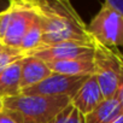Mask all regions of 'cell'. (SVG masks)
Here are the masks:
<instances>
[{"instance_id":"6da1fadb","label":"cell","mask_w":123,"mask_h":123,"mask_svg":"<svg viewBox=\"0 0 123 123\" xmlns=\"http://www.w3.org/2000/svg\"><path fill=\"white\" fill-rule=\"evenodd\" d=\"M31 4L41 23V45L73 42L94 46V40L87 31V24L70 1L31 0Z\"/></svg>"},{"instance_id":"7a4b0ae2","label":"cell","mask_w":123,"mask_h":123,"mask_svg":"<svg viewBox=\"0 0 123 123\" xmlns=\"http://www.w3.org/2000/svg\"><path fill=\"white\" fill-rule=\"evenodd\" d=\"M70 104L67 97L18 95L4 99V107L17 111L24 123H47Z\"/></svg>"},{"instance_id":"3957f363","label":"cell","mask_w":123,"mask_h":123,"mask_svg":"<svg viewBox=\"0 0 123 123\" xmlns=\"http://www.w3.org/2000/svg\"><path fill=\"white\" fill-rule=\"evenodd\" d=\"M94 76L103 97H116L123 69V54L117 49L94 42Z\"/></svg>"},{"instance_id":"277c9868","label":"cell","mask_w":123,"mask_h":123,"mask_svg":"<svg viewBox=\"0 0 123 123\" xmlns=\"http://www.w3.org/2000/svg\"><path fill=\"white\" fill-rule=\"evenodd\" d=\"M87 31L99 45L109 48L123 47V16L105 3L87 25Z\"/></svg>"},{"instance_id":"5b68a950","label":"cell","mask_w":123,"mask_h":123,"mask_svg":"<svg viewBox=\"0 0 123 123\" xmlns=\"http://www.w3.org/2000/svg\"><path fill=\"white\" fill-rule=\"evenodd\" d=\"M10 22L6 33L1 40L5 47L17 48L21 45L23 36L34 22L36 13L31 0H10Z\"/></svg>"},{"instance_id":"8992f818","label":"cell","mask_w":123,"mask_h":123,"mask_svg":"<svg viewBox=\"0 0 123 123\" xmlns=\"http://www.w3.org/2000/svg\"><path fill=\"white\" fill-rule=\"evenodd\" d=\"M88 76H68L51 74L40 83L23 89V95H43V97H67L71 99Z\"/></svg>"},{"instance_id":"52a82bcc","label":"cell","mask_w":123,"mask_h":123,"mask_svg":"<svg viewBox=\"0 0 123 123\" xmlns=\"http://www.w3.org/2000/svg\"><path fill=\"white\" fill-rule=\"evenodd\" d=\"M24 55L35 57L45 63L81 58H93L94 46L73 43V42H59L52 45H40L33 51L25 53Z\"/></svg>"},{"instance_id":"ba28073f","label":"cell","mask_w":123,"mask_h":123,"mask_svg":"<svg viewBox=\"0 0 123 123\" xmlns=\"http://www.w3.org/2000/svg\"><path fill=\"white\" fill-rule=\"evenodd\" d=\"M104 99L105 98L103 97L95 76L91 75L83 82L76 94L70 99V104L76 107L83 116H86L92 112Z\"/></svg>"},{"instance_id":"9c48e42d","label":"cell","mask_w":123,"mask_h":123,"mask_svg":"<svg viewBox=\"0 0 123 123\" xmlns=\"http://www.w3.org/2000/svg\"><path fill=\"white\" fill-rule=\"evenodd\" d=\"M51 74L52 71L45 62L31 55H24L21 59V92L40 83Z\"/></svg>"},{"instance_id":"30bf717a","label":"cell","mask_w":123,"mask_h":123,"mask_svg":"<svg viewBox=\"0 0 123 123\" xmlns=\"http://www.w3.org/2000/svg\"><path fill=\"white\" fill-rule=\"evenodd\" d=\"M53 74L68 76H91L94 75L93 58H81L46 63Z\"/></svg>"},{"instance_id":"8fae6325","label":"cell","mask_w":123,"mask_h":123,"mask_svg":"<svg viewBox=\"0 0 123 123\" xmlns=\"http://www.w3.org/2000/svg\"><path fill=\"white\" fill-rule=\"evenodd\" d=\"M123 113V107L116 97L104 99L92 112L85 116L86 123H112Z\"/></svg>"},{"instance_id":"7c38bea8","label":"cell","mask_w":123,"mask_h":123,"mask_svg":"<svg viewBox=\"0 0 123 123\" xmlns=\"http://www.w3.org/2000/svg\"><path fill=\"white\" fill-rule=\"evenodd\" d=\"M21 59L0 71V97L3 99L21 95Z\"/></svg>"},{"instance_id":"4fadbf2b","label":"cell","mask_w":123,"mask_h":123,"mask_svg":"<svg viewBox=\"0 0 123 123\" xmlns=\"http://www.w3.org/2000/svg\"><path fill=\"white\" fill-rule=\"evenodd\" d=\"M41 41H42V29H41L40 19H39V17L36 15L34 22L31 23V25L27 30L25 35L23 36L18 49L23 54H25V53L33 51L34 48H36L39 45H41Z\"/></svg>"},{"instance_id":"5bb4252c","label":"cell","mask_w":123,"mask_h":123,"mask_svg":"<svg viewBox=\"0 0 123 123\" xmlns=\"http://www.w3.org/2000/svg\"><path fill=\"white\" fill-rule=\"evenodd\" d=\"M47 123H86L85 116L71 104L65 106Z\"/></svg>"},{"instance_id":"9a60e30c","label":"cell","mask_w":123,"mask_h":123,"mask_svg":"<svg viewBox=\"0 0 123 123\" xmlns=\"http://www.w3.org/2000/svg\"><path fill=\"white\" fill-rule=\"evenodd\" d=\"M23 57H24V54L19 49L4 46L0 49V71H3L6 67H9L16 60L22 59Z\"/></svg>"},{"instance_id":"2e32d148","label":"cell","mask_w":123,"mask_h":123,"mask_svg":"<svg viewBox=\"0 0 123 123\" xmlns=\"http://www.w3.org/2000/svg\"><path fill=\"white\" fill-rule=\"evenodd\" d=\"M0 123H24L22 116L11 109L4 107L0 111Z\"/></svg>"},{"instance_id":"e0dca14e","label":"cell","mask_w":123,"mask_h":123,"mask_svg":"<svg viewBox=\"0 0 123 123\" xmlns=\"http://www.w3.org/2000/svg\"><path fill=\"white\" fill-rule=\"evenodd\" d=\"M10 16H11V11H10V5L6 10L0 12V42H1L6 29L9 27V22H10Z\"/></svg>"},{"instance_id":"ac0fdd59","label":"cell","mask_w":123,"mask_h":123,"mask_svg":"<svg viewBox=\"0 0 123 123\" xmlns=\"http://www.w3.org/2000/svg\"><path fill=\"white\" fill-rule=\"evenodd\" d=\"M109 7L113 9L115 11L119 12L122 16H123V0H106L104 1Z\"/></svg>"},{"instance_id":"d6986e66","label":"cell","mask_w":123,"mask_h":123,"mask_svg":"<svg viewBox=\"0 0 123 123\" xmlns=\"http://www.w3.org/2000/svg\"><path fill=\"white\" fill-rule=\"evenodd\" d=\"M116 98L118 99V101L121 103L122 107H123V69H122V75H121V80H119V86L116 93Z\"/></svg>"},{"instance_id":"ffe728a7","label":"cell","mask_w":123,"mask_h":123,"mask_svg":"<svg viewBox=\"0 0 123 123\" xmlns=\"http://www.w3.org/2000/svg\"><path fill=\"white\" fill-rule=\"evenodd\" d=\"M9 5H10L9 0H0V12L4 11V10H6V9L9 7Z\"/></svg>"},{"instance_id":"44dd1931","label":"cell","mask_w":123,"mask_h":123,"mask_svg":"<svg viewBox=\"0 0 123 123\" xmlns=\"http://www.w3.org/2000/svg\"><path fill=\"white\" fill-rule=\"evenodd\" d=\"M112 123H123V113H122V115H121L118 118H116V119H115Z\"/></svg>"},{"instance_id":"7402d4cb","label":"cell","mask_w":123,"mask_h":123,"mask_svg":"<svg viewBox=\"0 0 123 123\" xmlns=\"http://www.w3.org/2000/svg\"><path fill=\"white\" fill-rule=\"evenodd\" d=\"M3 109H4V99L0 97V111H1Z\"/></svg>"},{"instance_id":"603a6c76","label":"cell","mask_w":123,"mask_h":123,"mask_svg":"<svg viewBox=\"0 0 123 123\" xmlns=\"http://www.w3.org/2000/svg\"><path fill=\"white\" fill-rule=\"evenodd\" d=\"M3 47H4V45H3V43H1V42H0V49H1V48H3Z\"/></svg>"}]
</instances>
